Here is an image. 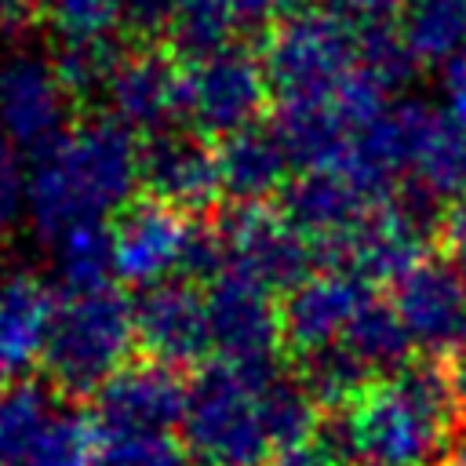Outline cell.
I'll return each mask as SVG.
<instances>
[{"label": "cell", "instance_id": "1", "mask_svg": "<svg viewBox=\"0 0 466 466\" xmlns=\"http://www.w3.org/2000/svg\"><path fill=\"white\" fill-rule=\"evenodd\" d=\"M138 182L142 146H135V135L116 120L95 116L33 157V171L25 175V211L44 240H58L76 226L120 215Z\"/></svg>", "mask_w": 466, "mask_h": 466}, {"label": "cell", "instance_id": "2", "mask_svg": "<svg viewBox=\"0 0 466 466\" xmlns=\"http://www.w3.org/2000/svg\"><path fill=\"white\" fill-rule=\"evenodd\" d=\"M350 408L360 459L375 466H437L462 426L441 360H411L408 368L375 379Z\"/></svg>", "mask_w": 466, "mask_h": 466}, {"label": "cell", "instance_id": "3", "mask_svg": "<svg viewBox=\"0 0 466 466\" xmlns=\"http://www.w3.org/2000/svg\"><path fill=\"white\" fill-rule=\"evenodd\" d=\"M273 368H237L211 360L189 382L182 433L189 455L208 466H262L273 441L262 415V382Z\"/></svg>", "mask_w": 466, "mask_h": 466}, {"label": "cell", "instance_id": "4", "mask_svg": "<svg viewBox=\"0 0 466 466\" xmlns=\"http://www.w3.org/2000/svg\"><path fill=\"white\" fill-rule=\"evenodd\" d=\"M135 302L113 288L62 295L44 342V368L66 393H98L135 346Z\"/></svg>", "mask_w": 466, "mask_h": 466}, {"label": "cell", "instance_id": "5", "mask_svg": "<svg viewBox=\"0 0 466 466\" xmlns=\"http://www.w3.org/2000/svg\"><path fill=\"white\" fill-rule=\"evenodd\" d=\"M262 62L277 106L328 102L357 73L360 29L331 7H306L273 22L262 40Z\"/></svg>", "mask_w": 466, "mask_h": 466}, {"label": "cell", "instance_id": "6", "mask_svg": "<svg viewBox=\"0 0 466 466\" xmlns=\"http://www.w3.org/2000/svg\"><path fill=\"white\" fill-rule=\"evenodd\" d=\"M269 95L266 62L244 44H229L182 69V120L218 142L262 124Z\"/></svg>", "mask_w": 466, "mask_h": 466}, {"label": "cell", "instance_id": "7", "mask_svg": "<svg viewBox=\"0 0 466 466\" xmlns=\"http://www.w3.org/2000/svg\"><path fill=\"white\" fill-rule=\"evenodd\" d=\"M390 197L375 193L346 167H320L302 171L284 186L280 215L313 244L324 269H331L342 262L346 248L386 208Z\"/></svg>", "mask_w": 466, "mask_h": 466}, {"label": "cell", "instance_id": "8", "mask_svg": "<svg viewBox=\"0 0 466 466\" xmlns=\"http://www.w3.org/2000/svg\"><path fill=\"white\" fill-rule=\"evenodd\" d=\"M218 229L229 251L226 266L240 269L244 277H251L273 295L277 291L288 295L309 273H317L313 244L273 204H248V208L229 204L218 218Z\"/></svg>", "mask_w": 466, "mask_h": 466}, {"label": "cell", "instance_id": "9", "mask_svg": "<svg viewBox=\"0 0 466 466\" xmlns=\"http://www.w3.org/2000/svg\"><path fill=\"white\" fill-rule=\"evenodd\" d=\"M204 299H208L211 350L218 353V360L237 368L280 364L277 353L284 350V335H280V306L273 291H266L240 269L226 266L208 284Z\"/></svg>", "mask_w": 466, "mask_h": 466}, {"label": "cell", "instance_id": "10", "mask_svg": "<svg viewBox=\"0 0 466 466\" xmlns=\"http://www.w3.org/2000/svg\"><path fill=\"white\" fill-rule=\"evenodd\" d=\"M193 222L186 211L142 197L131 200L116 222H113V266L116 277L127 284L157 288L164 280H175L186 262V248L193 237Z\"/></svg>", "mask_w": 466, "mask_h": 466}, {"label": "cell", "instance_id": "11", "mask_svg": "<svg viewBox=\"0 0 466 466\" xmlns=\"http://www.w3.org/2000/svg\"><path fill=\"white\" fill-rule=\"evenodd\" d=\"M390 302L419 350L451 357L466 346V288L451 258H419L393 284Z\"/></svg>", "mask_w": 466, "mask_h": 466}, {"label": "cell", "instance_id": "12", "mask_svg": "<svg viewBox=\"0 0 466 466\" xmlns=\"http://www.w3.org/2000/svg\"><path fill=\"white\" fill-rule=\"evenodd\" d=\"M189 382L178 368L138 360L120 368L95 393L98 433H175L186 419Z\"/></svg>", "mask_w": 466, "mask_h": 466}, {"label": "cell", "instance_id": "13", "mask_svg": "<svg viewBox=\"0 0 466 466\" xmlns=\"http://www.w3.org/2000/svg\"><path fill=\"white\" fill-rule=\"evenodd\" d=\"M69 91L55 66L18 55L0 66V135L33 157L51 149L69 131Z\"/></svg>", "mask_w": 466, "mask_h": 466}, {"label": "cell", "instance_id": "14", "mask_svg": "<svg viewBox=\"0 0 466 466\" xmlns=\"http://www.w3.org/2000/svg\"><path fill=\"white\" fill-rule=\"evenodd\" d=\"M102 102L109 109V120H116L131 135L138 131L153 138L160 131H171L175 120H182V66L157 47L120 51Z\"/></svg>", "mask_w": 466, "mask_h": 466}, {"label": "cell", "instance_id": "15", "mask_svg": "<svg viewBox=\"0 0 466 466\" xmlns=\"http://www.w3.org/2000/svg\"><path fill=\"white\" fill-rule=\"evenodd\" d=\"M142 186L153 200H164L186 215L208 211L222 197L218 146L193 127H171L146 138Z\"/></svg>", "mask_w": 466, "mask_h": 466}, {"label": "cell", "instance_id": "16", "mask_svg": "<svg viewBox=\"0 0 466 466\" xmlns=\"http://www.w3.org/2000/svg\"><path fill=\"white\" fill-rule=\"evenodd\" d=\"M375 299V288L350 269H317L280 302L284 350L295 357L331 346L346 335L353 317Z\"/></svg>", "mask_w": 466, "mask_h": 466}, {"label": "cell", "instance_id": "17", "mask_svg": "<svg viewBox=\"0 0 466 466\" xmlns=\"http://www.w3.org/2000/svg\"><path fill=\"white\" fill-rule=\"evenodd\" d=\"M135 339L157 364H200L211 353L204 291H197V284L189 280H164L157 288H146L135 302Z\"/></svg>", "mask_w": 466, "mask_h": 466}, {"label": "cell", "instance_id": "18", "mask_svg": "<svg viewBox=\"0 0 466 466\" xmlns=\"http://www.w3.org/2000/svg\"><path fill=\"white\" fill-rule=\"evenodd\" d=\"M218 171H222V197L237 208L269 204L291 182V157L273 131V124L244 127L218 142Z\"/></svg>", "mask_w": 466, "mask_h": 466}, {"label": "cell", "instance_id": "19", "mask_svg": "<svg viewBox=\"0 0 466 466\" xmlns=\"http://www.w3.org/2000/svg\"><path fill=\"white\" fill-rule=\"evenodd\" d=\"M408 178L430 189L441 204H466V120L415 98Z\"/></svg>", "mask_w": 466, "mask_h": 466}, {"label": "cell", "instance_id": "20", "mask_svg": "<svg viewBox=\"0 0 466 466\" xmlns=\"http://www.w3.org/2000/svg\"><path fill=\"white\" fill-rule=\"evenodd\" d=\"M55 302L47 288L29 273L0 280V375H15L44 357Z\"/></svg>", "mask_w": 466, "mask_h": 466}, {"label": "cell", "instance_id": "21", "mask_svg": "<svg viewBox=\"0 0 466 466\" xmlns=\"http://www.w3.org/2000/svg\"><path fill=\"white\" fill-rule=\"evenodd\" d=\"M375 379H386L400 368L411 364V335L400 324L393 302H382L379 295L353 317V324L346 328V335L339 339Z\"/></svg>", "mask_w": 466, "mask_h": 466}, {"label": "cell", "instance_id": "22", "mask_svg": "<svg viewBox=\"0 0 466 466\" xmlns=\"http://www.w3.org/2000/svg\"><path fill=\"white\" fill-rule=\"evenodd\" d=\"M400 36L419 62H451L466 47V0H408Z\"/></svg>", "mask_w": 466, "mask_h": 466}, {"label": "cell", "instance_id": "23", "mask_svg": "<svg viewBox=\"0 0 466 466\" xmlns=\"http://www.w3.org/2000/svg\"><path fill=\"white\" fill-rule=\"evenodd\" d=\"M51 255H55V273H58L66 295L109 288V277H116L113 226H106V222H87V226L62 233L58 240H51Z\"/></svg>", "mask_w": 466, "mask_h": 466}, {"label": "cell", "instance_id": "24", "mask_svg": "<svg viewBox=\"0 0 466 466\" xmlns=\"http://www.w3.org/2000/svg\"><path fill=\"white\" fill-rule=\"evenodd\" d=\"M299 368V382L306 386V393L317 400L320 411H331V408H350L357 404L368 386L375 382V375L342 346V342H331V346H320V350H309L302 357H295Z\"/></svg>", "mask_w": 466, "mask_h": 466}, {"label": "cell", "instance_id": "25", "mask_svg": "<svg viewBox=\"0 0 466 466\" xmlns=\"http://www.w3.org/2000/svg\"><path fill=\"white\" fill-rule=\"evenodd\" d=\"M51 390L36 379H18L0 390V466H25L36 437L55 415Z\"/></svg>", "mask_w": 466, "mask_h": 466}, {"label": "cell", "instance_id": "26", "mask_svg": "<svg viewBox=\"0 0 466 466\" xmlns=\"http://www.w3.org/2000/svg\"><path fill=\"white\" fill-rule=\"evenodd\" d=\"M233 25L237 18L222 0H182L171 29H167V47L171 55L189 62H200L208 55H218L222 47L233 44Z\"/></svg>", "mask_w": 466, "mask_h": 466}, {"label": "cell", "instance_id": "27", "mask_svg": "<svg viewBox=\"0 0 466 466\" xmlns=\"http://www.w3.org/2000/svg\"><path fill=\"white\" fill-rule=\"evenodd\" d=\"M98 426L84 411L58 408L44 433L36 437L25 466H95L98 462Z\"/></svg>", "mask_w": 466, "mask_h": 466}, {"label": "cell", "instance_id": "28", "mask_svg": "<svg viewBox=\"0 0 466 466\" xmlns=\"http://www.w3.org/2000/svg\"><path fill=\"white\" fill-rule=\"evenodd\" d=\"M40 18L62 44H113L124 0H40Z\"/></svg>", "mask_w": 466, "mask_h": 466}, {"label": "cell", "instance_id": "29", "mask_svg": "<svg viewBox=\"0 0 466 466\" xmlns=\"http://www.w3.org/2000/svg\"><path fill=\"white\" fill-rule=\"evenodd\" d=\"M360 69L393 95L415 76L419 58L411 55L397 25L379 22V25H360Z\"/></svg>", "mask_w": 466, "mask_h": 466}, {"label": "cell", "instance_id": "30", "mask_svg": "<svg viewBox=\"0 0 466 466\" xmlns=\"http://www.w3.org/2000/svg\"><path fill=\"white\" fill-rule=\"evenodd\" d=\"M120 51L113 44H62L58 58L51 62L58 80L66 84L69 98H102L106 84L116 69Z\"/></svg>", "mask_w": 466, "mask_h": 466}, {"label": "cell", "instance_id": "31", "mask_svg": "<svg viewBox=\"0 0 466 466\" xmlns=\"http://www.w3.org/2000/svg\"><path fill=\"white\" fill-rule=\"evenodd\" d=\"M102 466H189V448L175 433H98Z\"/></svg>", "mask_w": 466, "mask_h": 466}, {"label": "cell", "instance_id": "32", "mask_svg": "<svg viewBox=\"0 0 466 466\" xmlns=\"http://www.w3.org/2000/svg\"><path fill=\"white\" fill-rule=\"evenodd\" d=\"M182 0H124V25L138 40H167V29L178 15Z\"/></svg>", "mask_w": 466, "mask_h": 466}, {"label": "cell", "instance_id": "33", "mask_svg": "<svg viewBox=\"0 0 466 466\" xmlns=\"http://www.w3.org/2000/svg\"><path fill=\"white\" fill-rule=\"evenodd\" d=\"M25 211V178L15 160V146L0 135V237L18 222Z\"/></svg>", "mask_w": 466, "mask_h": 466}, {"label": "cell", "instance_id": "34", "mask_svg": "<svg viewBox=\"0 0 466 466\" xmlns=\"http://www.w3.org/2000/svg\"><path fill=\"white\" fill-rule=\"evenodd\" d=\"M444 113L455 120H466V51L441 66V102Z\"/></svg>", "mask_w": 466, "mask_h": 466}, {"label": "cell", "instance_id": "35", "mask_svg": "<svg viewBox=\"0 0 466 466\" xmlns=\"http://www.w3.org/2000/svg\"><path fill=\"white\" fill-rule=\"evenodd\" d=\"M408 0H328L331 11H339L342 18L350 22H360V25H379V22H390L393 15L404 11Z\"/></svg>", "mask_w": 466, "mask_h": 466}, {"label": "cell", "instance_id": "36", "mask_svg": "<svg viewBox=\"0 0 466 466\" xmlns=\"http://www.w3.org/2000/svg\"><path fill=\"white\" fill-rule=\"evenodd\" d=\"M441 368H444V379H448V390H451V404L459 411V422L466 426V346L455 350L451 357H444Z\"/></svg>", "mask_w": 466, "mask_h": 466}, {"label": "cell", "instance_id": "37", "mask_svg": "<svg viewBox=\"0 0 466 466\" xmlns=\"http://www.w3.org/2000/svg\"><path fill=\"white\" fill-rule=\"evenodd\" d=\"M444 237H448V248H451V266L459 269L462 288H466V204H459V208L448 215Z\"/></svg>", "mask_w": 466, "mask_h": 466}, {"label": "cell", "instance_id": "38", "mask_svg": "<svg viewBox=\"0 0 466 466\" xmlns=\"http://www.w3.org/2000/svg\"><path fill=\"white\" fill-rule=\"evenodd\" d=\"M262 466H328L324 455L313 448V444H299V448H280L273 451Z\"/></svg>", "mask_w": 466, "mask_h": 466}, {"label": "cell", "instance_id": "39", "mask_svg": "<svg viewBox=\"0 0 466 466\" xmlns=\"http://www.w3.org/2000/svg\"><path fill=\"white\" fill-rule=\"evenodd\" d=\"M222 4L237 18V25H266V22H273L266 0H222Z\"/></svg>", "mask_w": 466, "mask_h": 466}, {"label": "cell", "instance_id": "40", "mask_svg": "<svg viewBox=\"0 0 466 466\" xmlns=\"http://www.w3.org/2000/svg\"><path fill=\"white\" fill-rule=\"evenodd\" d=\"M437 466H466V426L455 430V437L448 441V448L437 459Z\"/></svg>", "mask_w": 466, "mask_h": 466}, {"label": "cell", "instance_id": "41", "mask_svg": "<svg viewBox=\"0 0 466 466\" xmlns=\"http://www.w3.org/2000/svg\"><path fill=\"white\" fill-rule=\"evenodd\" d=\"M266 7H269V18H284V15H295V11H306V7H313V0H266Z\"/></svg>", "mask_w": 466, "mask_h": 466}, {"label": "cell", "instance_id": "42", "mask_svg": "<svg viewBox=\"0 0 466 466\" xmlns=\"http://www.w3.org/2000/svg\"><path fill=\"white\" fill-rule=\"evenodd\" d=\"M357 466H375V462H357Z\"/></svg>", "mask_w": 466, "mask_h": 466}]
</instances>
